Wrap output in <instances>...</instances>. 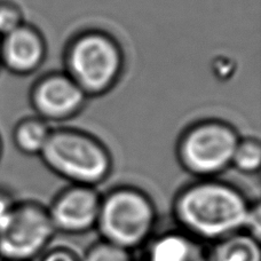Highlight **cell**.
<instances>
[{"label":"cell","instance_id":"cell-19","mask_svg":"<svg viewBox=\"0 0 261 261\" xmlns=\"http://www.w3.org/2000/svg\"><path fill=\"white\" fill-rule=\"evenodd\" d=\"M0 43H2V37H0ZM0 68H2V60H0Z\"/></svg>","mask_w":261,"mask_h":261},{"label":"cell","instance_id":"cell-10","mask_svg":"<svg viewBox=\"0 0 261 261\" xmlns=\"http://www.w3.org/2000/svg\"><path fill=\"white\" fill-rule=\"evenodd\" d=\"M148 243L146 261H207L204 243L182 230L164 232Z\"/></svg>","mask_w":261,"mask_h":261},{"label":"cell","instance_id":"cell-4","mask_svg":"<svg viewBox=\"0 0 261 261\" xmlns=\"http://www.w3.org/2000/svg\"><path fill=\"white\" fill-rule=\"evenodd\" d=\"M156 222L150 197L142 190L123 186L101 197L95 228L102 241L132 251L150 241Z\"/></svg>","mask_w":261,"mask_h":261},{"label":"cell","instance_id":"cell-15","mask_svg":"<svg viewBox=\"0 0 261 261\" xmlns=\"http://www.w3.org/2000/svg\"><path fill=\"white\" fill-rule=\"evenodd\" d=\"M24 22L22 8L12 0H0V37L8 35Z\"/></svg>","mask_w":261,"mask_h":261},{"label":"cell","instance_id":"cell-11","mask_svg":"<svg viewBox=\"0 0 261 261\" xmlns=\"http://www.w3.org/2000/svg\"><path fill=\"white\" fill-rule=\"evenodd\" d=\"M207 261H261L260 241L248 231L237 232L216 242Z\"/></svg>","mask_w":261,"mask_h":261},{"label":"cell","instance_id":"cell-7","mask_svg":"<svg viewBox=\"0 0 261 261\" xmlns=\"http://www.w3.org/2000/svg\"><path fill=\"white\" fill-rule=\"evenodd\" d=\"M29 100L35 114L46 122L62 123L84 109L88 96L64 71L45 73L34 83Z\"/></svg>","mask_w":261,"mask_h":261},{"label":"cell","instance_id":"cell-8","mask_svg":"<svg viewBox=\"0 0 261 261\" xmlns=\"http://www.w3.org/2000/svg\"><path fill=\"white\" fill-rule=\"evenodd\" d=\"M100 203L94 187L72 185L54 198L47 212L55 231L81 235L95 228Z\"/></svg>","mask_w":261,"mask_h":261},{"label":"cell","instance_id":"cell-12","mask_svg":"<svg viewBox=\"0 0 261 261\" xmlns=\"http://www.w3.org/2000/svg\"><path fill=\"white\" fill-rule=\"evenodd\" d=\"M52 132L49 123L39 116L21 119L13 129V142L22 153L28 156L40 155Z\"/></svg>","mask_w":261,"mask_h":261},{"label":"cell","instance_id":"cell-13","mask_svg":"<svg viewBox=\"0 0 261 261\" xmlns=\"http://www.w3.org/2000/svg\"><path fill=\"white\" fill-rule=\"evenodd\" d=\"M261 165V146L259 140L253 138L240 139L237 143L231 166L244 174L258 173Z\"/></svg>","mask_w":261,"mask_h":261},{"label":"cell","instance_id":"cell-1","mask_svg":"<svg viewBox=\"0 0 261 261\" xmlns=\"http://www.w3.org/2000/svg\"><path fill=\"white\" fill-rule=\"evenodd\" d=\"M255 204L223 181L199 179L176 194L172 213L180 230L210 243L248 231Z\"/></svg>","mask_w":261,"mask_h":261},{"label":"cell","instance_id":"cell-18","mask_svg":"<svg viewBox=\"0 0 261 261\" xmlns=\"http://www.w3.org/2000/svg\"><path fill=\"white\" fill-rule=\"evenodd\" d=\"M2 152H3V146H2V139H0V157H2Z\"/></svg>","mask_w":261,"mask_h":261},{"label":"cell","instance_id":"cell-17","mask_svg":"<svg viewBox=\"0 0 261 261\" xmlns=\"http://www.w3.org/2000/svg\"><path fill=\"white\" fill-rule=\"evenodd\" d=\"M14 205H15V202L12 199L11 196H8L4 192H0V223L5 220V218L12 211Z\"/></svg>","mask_w":261,"mask_h":261},{"label":"cell","instance_id":"cell-14","mask_svg":"<svg viewBox=\"0 0 261 261\" xmlns=\"http://www.w3.org/2000/svg\"><path fill=\"white\" fill-rule=\"evenodd\" d=\"M81 261H133L130 251L101 241L86 251Z\"/></svg>","mask_w":261,"mask_h":261},{"label":"cell","instance_id":"cell-3","mask_svg":"<svg viewBox=\"0 0 261 261\" xmlns=\"http://www.w3.org/2000/svg\"><path fill=\"white\" fill-rule=\"evenodd\" d=\"M39 156L53 173L72 185L95 187L113 170V158L105 144L76 128L52 129Z\"/></svg>","mask_w":261,"mask_h":261},{"label":"cell","instance_id":"cell-2","mask_svg":"<svg viewBox=\"0 0 261 261\" xmlns=\"http://www.w3.org/2000/svg\"><path fill=\"white\" fill-rule=\"evenodd\" d=\"M63 64L88 97L101 96L117 85L125 70L119 41L102 29L90 28L71 37L64 48Z\"/></svg>","mask_w":261,"mask_h":261},{"label":"cell","instance_id":"cell-5","mask_svg":"<svg viewBox=\"0 0 261 261\" xmlns=\"http://www.w3.org/2000/svg\"><path fill=\"white\" fill-rule=\"evenodd\" d=\"M240 139L236 128L225 120H199L180 135L176 157L187 173L199 179H211L231 166Z\"/></svg>","mask_w":261,"mask_h":261},{"label":"cell","instance_id":"cell-6","mask_svg":"<svg viewBox=\"0 0 261 261\" xmlns=\"http://www.w3.org/2000/svg\"><path fill=\"white\" fill-rule=\"evenodd\" d=\"M55 232L47 208L36 202L15 203L0 223V257L31 261L44 252Z\"/></svg>","mask_w":261,"mask_h":261},{"label":"cell","instance_id":"cell-20","mask_svg":"<svg viewBox=\"0 0 261 261\" xmlns=\"http://www.w3.org/2000/svg\"><path fill=\"white\" fill-rule=\"evenodd\" d=\"M4 261H14V260H4Z\"/></svg>","mask_w":261,"mask_h":261},{"label":"cell","instance_id":"cell-16","mask_svg":"<svg viewBox=\"0 0 261 261\" xmlns=\"http://www.w3.org/2000/svg\"><path fill=\"white\" fill-rule=\"evenodd\" d=\"M40 261H81L77 255L71 251L63 248H58L48 251L47 253H45L41 258Z\"/></svg>","mask_w":261,"mask_h":261},{"label":"cell","instance_id":"cell-9","mask_svg":"<svg viewBox=\"0 0 261 261\" xmlns=\"http://www.w3.org/2000/svg\"><path fill=\"white\" fill-rule=\"evenodd\" d=\"M46 54L47 45L44 35L28 23L2 37V68L16 76H28L37 71L43 65Z\"/></svg>","mask_w":261,"mask_h":261}]
</instances>
